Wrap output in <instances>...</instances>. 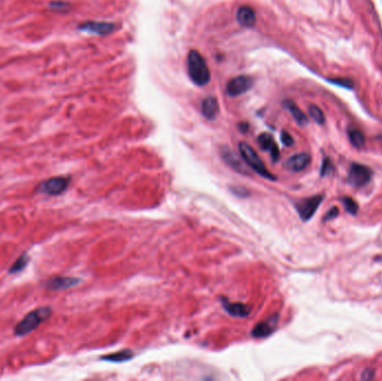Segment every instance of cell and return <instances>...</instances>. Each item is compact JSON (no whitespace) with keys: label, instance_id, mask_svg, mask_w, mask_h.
<instances>
[{"label":"cell","instance_id":"2e32d148","mask_svg":"<svg viewBox=\"0 0 382 381\" xmlns=\"http://www.w3.org/2000/svg\"><path fill=\"white\" fill-rule=\"evenodd\" d=\"M224 309L226 310L230 315L236 318H246L249 315L250 309L243 303H230L226 299H221Z\"/></svg>","mask_w":382,"mask_h":381},{"label":"cell","instance_id":"4316f807","mask_svg":"<svg viewBox=\"0 0 382 381\" xmlns=\"http://www.w3.org/2000/svg\"><path fill=\"white\" fill-rule=\"evenodd\" d=\"M50 7H52V8H58V9H64V8L69 7V5L65 4V3H53L52 5H50Z\"/></svg>","mask_w":382,"mask_h":381},{"label":"cell","instance_id":"5b68a950","mask_svg":"<svg viewBox=\"0 0 382 381\" xmlns=\"http://www.w3.org/2000/svg\"><path fill=\"white\" fill-rule=\"evenodd\" d=\"M70 179L65 177H54L42 182L38 187V193L46 196H58L69 188Z\"/></svg>","mask_w":382,"mask_h":381},{"label":"cell","instance_id":"44dd1931","mask_svg":"<svg viewBox=\"0 0 382 381\" xmlns=\"http://www.w3.org/2000/svg\"><path fill=\"white\" fill-rule=\"evenodd\" d=\"M308 113H310V116L317 123V124H323V123L325 122V116H324L323 111L320 109L317 105H314V104L310 105V108H308Z\"/></svg>","mask_w":382,"mask_h":381},{"label":"cell","instance_id":"6da1fadb","mask_svg":"<svg viewBox=\"0 0 382 381\" xmlns=\"http://www.w3.org/2000/svg\"><path fill=\"white\" fill-rule=\"evenodd\" d=\"M187 69L190 80L196 85L205 86L210 82V71L208 67L206 59L198 50L191 49L187 57Z\"/></svg>","mask_w":382,"mask_h":381},{"label":"cell","instance_id":"8992f818","mask_svg":"<svg viewBox=\"0 0 382 381\" xmlns=\"http://www.w3.org/2000/svg\"><path fill=\"white\" fill-rule=\"evenodd\" d=\"M254 81L250 76L247 75H239L236 76L232 80H229L226 85V94L230 98L240 97V95L248 92L251 88Z\"/></svg>","mask_w":382,"mask_h":381},{"label":"cell","instance_id":"4fadbf2b","mask_svg":"<svg viewBox=\"0 0 382 381\" xmlns=\"http://www.w3.org/2000/svg\"><path fill=\"white\" fill-rule=\"evenodd\" d=\"M81 279L77 277H67V276H57L54 278H50L49 281H47L46 287L48 290L52 291H60V290H66L75 287L78 283H80Z\"/></svg>","mask_w":382,"mask_h":381},{"label":"cell","instance_id":"3957f363","mask_svg":"<svg viewBox=\"0 0 382 381\" xmlns=\"http://www.w3.org/2000/svg\"><path fill=\"white\" fill-rule=\"evenodd\" d=\"M238 149H239V153L241 155V158L244 159V161L246 162L247 166L250 168V169L254 170L261 177L268 179V180H276V177L267 170V168L265 167V165H264V162L260 158V155H258V153L250 147L248 143L240 142L238 145Z\"/></svg>","mask_w":382,"mask_h":381},{"label":"cell","instance_id":"30bf717a","mask_svg":"<svg viewBox=\"0 0 382 381\" xmlns=\"http://www.w3.org/2000/svg\"><path fill=\"white\" fill-rule=\"evenodd\" d=\"M277 324H278V314L269 316L265 321H262L258 324H256L255 328L252 329V331H251L252 338H256V339L267 338L268 335H271L275 330H276Z\"/></svg>","mask_w":382,"mask_h":381},{"label":"cell","instance_id":"603a6c76","mask_svg":"<svg viewBox=\"0 0 382 381\" xmlns=\"http://www.w3.org/2000/svg\"><path fill=\"white\" fill-rule=\"evenodd\" d=\"M329 82L335 84V85L345 87V88H353L352 81L347 80V78H331V80H329Z\"/></svg>","mask_w":382,"mask_h":381},{"label":"cell","instance_id":"d4e9b609","mask_svg":"<svg viewBox=\"0 0 382 381\" xmlns=\"http://www.w3.org/2000/svg\"><path fill=\"white\" fill-rule=\"evenodd\" d=\"M333 169V165L332 162H331L330 159H324L323 160V164H322V168H321V176H327L328 173H330V171H332Z\"/></svg>","mask_w":382,"mask_h":381},{"label":"cell","instance_id":"9c48e42d","mask_svg":"<svg viewBox=\"0 0 382 381\" xmlns=\"http://www.w3.org/2000/svg\"><path fill=\"white\" fill-rule=\"evenodd\" d=\"M115 25L113 22L108 21H86L83 22L78 26V29L82 31H85L88 34H94V35H109V34L113 33L115 29Z\"/></svg>","mask_w":382,"mask_h":381},{"label":"cell","instance_id":"ac0fdd59","mask_svg":"<svg viewBox=\"0 0 382 381\" xmlns=\"http://www.w3.org/2000/svg\"><path fill=\"white\" fill-rule=\"evenodd\" d=\"M134 357V352L131 350H121L119 352H114V354H110L108 356H104L101 358L103 361H109V362H114V363H122L131 360Z\"/></svg>","mask_w":382,"mask_h":381},{"label":"cell","instance_id":"83f0119b","mask_svg":"<svg viewBox=\"0 0 382 381\" xmlns=\"http://www.w3.org/2000/svg\"><path fill=\"white\" fill-rule=\"evenodd\" d=\"M238 128H239V130L241 132L245 133V132H247V130H248V124H247V123H245V122H241L238 124Z\"/></svg>","mask_w":382,"mask_h":381},{"label":"cell","instance_id":"8fae6325","mask_svg":"<svg viewBox=\"0 0 382 381\" xmlns=\"http://www.w3.org/2000/svg\"><path fill=\"white\" fill-rule=\"evenodd\" d=\"M236 19L238 24L245 28H251L256 24V14L255 10L250 6H240L236 13Z\"/></svg>","mask_w":382,"mask_h":381},{"label":"cell","instance_id":"7402d4cb","mask_svg":"<svg viewBox=\"0 0 382 381\" xmlns=\"http://www.w3.org/2000/svg\"><path fill=\"white\" fill-rule=\"evenodd\" d=\"M341 201H342V204H343V206L345 207V210L349 212V214L357 215L359 207H358V204L356 203L355 200H353L350 197H344V198H341Z\"/></svg>","mask_w":382,"mask_h":381},{"label":"cell","instance_id":"5bb4252c","mask_svg":"<svg viewBox=\"0 0 382 381\" xmlns=\"http://www.w3.org/2000/svg\"><path fill=\"white\" fill-rule=\"evenodd\" d=\"M257 141H258V144H260V147L263 150L269 151V153H271V156H272V160L274 162H276L278 160L279 149L277 147L276 142L274 141V139H273L271 134H268V133L260 134V137L257 138Z\"/></svg>","mask_w":382,"mask_h":381},{"label":"cell","instance_id":"e0dca14e","mask_svg":"<svg viewBox=\"0 0 382 381\" xmlns=\"http://www.w3.org/2000/svg\"><path fill=\"white\" fill-rule=\"evenodd\" d=\"M283 105L285 106V109H288L290 113L292 114V116L294 117V120L296 121L297 124L300 125H306L308 123V119L307 116L304 114V112H303L299 106H297L293 101L291 100H286L283 102Z\"/></svg>","mask_w":382,"mask_h":381},{"label":"cell","instance_id":"ffe728a7","mask_svg":"<svg viewBox=\"0 0 382 381\" xmlns=\"http://www.w3.org/2000/svg\"><path fill=\"white\" fill-rule=\"evenodd\" d=\"M28 261H29V257H28V255L27 254H22L19 257V259L17 260L13 265H11V267L9 268V273L10 274H15V273L21 272L27 266Z\"/></svg>","mask_w":382,"mask_h":381},{"label":"cell","instance_id":"ba28073f","mask_svg":"<svg viewBox=\"0 0 382 381\" xmlns=\"http://www.w3.org/2000/svg\"><path fill=\"white\" fill-rule=\"evenodd\" d=\"M323 200V196L317 195L313 197L303 199L296 204V210L299 212L301 219L303 221L310 220L311 218L315 214V211L321 205Z\"/></svg>","mask_w":382,"mask_h":381},{"label":"cell","instance_id":"7a4b0ae2","mask_svg":"<svg viewBox=\"0 0 382 381\" xmlns=\"http://www.w3.org/2000/svg\"><path fill=\"white\" fill-rule=\"evenodd\" d=\"M53 310L49 306H42L30 311L22 320L15 327V334L17 337H24L36 330L42 323L52 315Z\"/></svg>","mask_w":382,"mask_h":381},{"label":"cell","instance_id":"d6986e66","mask_svg":"<svg viewBox=\"0 0 382 381\" xmlns=\"http://www.w3.org/2000/svg\"><path fill=\"white\" fill-rule=\"evenodd\" d=\"M347 134H349V139L351 143L355 145L356 148L361 149L364 147V144H366V138H364V134L360 130H357V129H350Z\"/></svg>","mask_w":382,"mask_h":381},{"label":"cell","instance_id":"277c9868","mask_svg":"<svg viewBox=\"0 0 382 381\" xmlns=\"http://www.w3.org/2000/svg\"><path fill=\"white\" fill-rule=\"evenodd\" d=\"M372 177V170L370 168L359 165V164H352L349 170V175H347V181L353 187L361 188L371 180Z\"/></svg>","mask_w":382,"mask_h":381},{"label":"cell","instance_id":"cb8c5ba5","mask_svg":"<svg viewBox=\"0 0 382 381\" xmlns=\"http://www.w3.org/2000/svg\"><path fill=\"white\" fill-rule=\"evenodd\" d=\"M280 140H282L283 144L286 145V147H292L294 144V139L286 131H282V133H280Z\"/></svg>","mask_w":382,"mask_h":381},{"label":"cell","instance_id":"52a82bcc","mask_svg":"<svg viewBox=\"0 0 382 381\" xmlns=\"http://www.w3.org/2000/svg\"><path fill=\"white\" fill-rule=\"evenodd\" d=\"M220 154L222 160L226 162V165H228L232 169L236 172L241 173V175H250V171L248 169V166H247L244 159L241 158V155L238 156L236 154L234 151L228 148V147H221L220 148Z\"/></svg>","mask_w":382,"mask_h":381},{"label":"cell","instance_id":"9a60e30c","mask_svg":"<svg viewBox=\"0 0 382 381\" xmlns=\"http://www.w3.org/2000/svg\"><path fill=\"white\" fill-rule=\"evenodd\" d=\"M201 112L207 120H215L219 112V103L215 97H208L201 103Z\"/></svg>","mask_w":382,"mask_h":381},{"label":"cell","instance_id":"7c38bea8","mask_svg":"<svg viewBox=\"0 0 382 381\" xmlns=\"http://www.w3.org/2000/svg\"><path fill=\"white\" fill-rule=\"evenodd\" d=\"M311 155L308 153H297L285 162V168L292 172H300L310 165Z\"/></svg>","mask_w":382,"mask_h":381},{"label":"cell","instance_id":"484cf974","mask_svg":"<svg viewBox=\"0 0 382 381\" xmlns=\"http://www.w3.org/2000/svg\"><path fill=\"white\" fill-rule=\"evenodd\" d=\"M338 215H339L338 208H335V207H334V208L331 209V210L328 212V214H327V216L324 217V221H327V220H329V219H332L333 217H336Z\"/></svg>","mask_w":382,"mask_h":381}]
</instances>
